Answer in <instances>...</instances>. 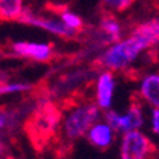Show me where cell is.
<instances>
[{
  "mask_svg": "<svg viewBox=\"0 0 159 159\" xmlns=\"http://www.w3.org/2000/svg\"><path fill=\"white\" fill-rule=\"evenodd\" d=\"M62 120V112L52 102H42L26 122V132L36 148L48 143Z\"/></svg>",
  "mask_w": 159,
  "mask_h": 159,
  "instance_id": "1",
  "label": "cell"
},
{
  "mask_svg": "<svg viewBox=\"0 0 159 159\" xmlns=\"http://www.w3.org/2000/svg\"><path fill=\"white\" fill-rule=\"evenodd\" d=\"M142 52L143 48L141 43L135 37L129 36L112 43L111 48H107L103 55L100 56L99 63L100 66L109 70H123L129 67Z\"/></svg>",
  "mask_w": 159,
  "mask_h": 159,
  "instance_id": "2",
  "label": "cell"
},
{
  "mask_svg": "<svg viewBox=\"0 0 159 159\" xmlns=\"http://www.w3.org/2000/svg\"><path fill=\"white\" fill-rule=\"evenodd\" d=\"M96 103H82L75 106L63 120V135L67 141H78L85 136L90 126L99 119Z\"/></svg>",
  "mask_w": 159,
  "mask_h": 159,
  "instance_id": "3",
  "label": "cell"
},
{
  "mask_svg": "<svg viewBox=\"0 0 159 159\" xmlns=\"http://www.w3.org/2000/svg\"><path fill=\"white\" fill-rule=\"evenodd\" d=\"M155 152V145L148 135L139 129L123 133L120 142V159H149Z\"/></svg>",
  "mask_w": 159,
  "mask_h": 159,
  "instance_id": "4",
  "label": "cell"
},
{
  "mask_svg": "<svg viewBox=\"0 0 159 159\" xmlns=\"http://www.w3.org/2000/svg\"><path fill=\"white\" fill-rule=\"evenodd\" d=\"M17 22L25 23V25H30V26L40 27V29L46 30V32H50L52 34L63 37V39H75V37L79 34L78 32L69 29L59 17L36 16L33 11H30L29 9H23L22 15H20Z\"/></svg>",
  "mask_w": 159,
  "mask_h": 159,
  "instance_id": "5",
  "label": "cell"
},
{
  "mask_svg": "<svg viewBox=\"0 0 159 159\" xmlns=\"http://www.w3.org/2000/svg\"><path fill=\"white\" fill-rule=\"evenodd\" d=\"M106 123L115 132H129L142 128L143 125V111L139 103H132L130 107L123 113L119 115L113 111L106 113Z\"/></svg>",
  "mask_w": 159,
  "mask_h": 159,
  "instance_id": "6",
  "label": "cell"
},
{
  "mask_svg": "<svg viewBox=\"0 0 159 159\" xmlns=\"http://www.w3.org/2000/svg\"><path fill=\"white\" fill-rule=\"evenodd\" d=\"M11 52L19 57H25L34 62H49L55 55L50 43L37 42H15L11 44Z\"/></svg>",
  "mask_w": 159,
  "mask_h": 159,
  "instance_id": "7",
  "label": "cell"
},
{
  "mask_svg": "<svg viewBox=\"0 0 159 159\" xmlns=\"http://www.w3.org/2000/svg\"><path fill=\"white\" fill-rule=\"evenodd\" d=\"M115 92V78L111 70L102 72L96 80V105L99 109H111Z\"/></svg>",
  "mask_w": 159,
  "mask_h": 159,
  "instance_id": "8",
  "label": "cell"
},
{
  "mask_svg": "<svg viewBox=\"0 0 159 159\" xmlns=\"http://www.w3.org/2000/svg\"><path fill=\"white\" fill-rule=\"evenodd\" d=\"M130 36L135 37V39L141 43L143 50L155 48L159 40L158 20L153 19V20H148V22H143V23H141V25H138V26L132 30Z\"/></svg>",
  "mask_w": 159,
  "mask_h": 159,
  "instance_id": "9",
  "label": "cell"
},
{
  "mask_svg": "<svg viewBox=\"0 0 159 159\" xmlns=\"http://www.w3.org/2000/svg\"><path fill=\"white\" fill-rule=\"evenodd\" d=\"M88 141L98 149H107L115 141V130L106 122H95L86 133Z\"/></svg>",
  "mask_w": 159,
  "mask_h": 159,
  "instance_id": "10",
  "label": "cell"
},
{
  "mask_svg": "<svg viewBox=\"0 0 159 159\" xmlns=\"http://www.w3.org/2000/svg\"><path fill=\"white\" fill-rule=\"evenodd\" d=\"M141 96L143 100H146L151 106H159V75L149 73L146 75L141 82Z\"/></svg>",
  "mask_w": 159,
  "mask_h": 159,
  "instance_id": "11",
  "label": "cell"
},
{
  "mask_svg": "<svg viewBox=\"0 0 159 159\" xmlns=\"http://www.w3.org/2000/svg\"><path fill=\"white\" fill-rule=\"evenodd\" d=\"M99 27L102 34H105V40L107 43H115V42L120 40L122 36V27L119 20L111 13H106L103 17L100 19Z\"/></svg>",
  "mask_w": 159,
  "mask_h": 159,
  "instance_id": "12",
  "label": "cell"
},
{
  "mask_svg": "<svg viewBox=\"0 0 159 159\" xmlns=\"http://www.w3.org/2000/svg\"><path fill=\"white\" fill-rule=\"evenodd\" d=\"M25 9V0H0V20L15 22L19 20Z\"/></svg>",
  "mask_w": 159,
  "mask_h": 159,
  "instance_id": "13",
  "label": "cell"
},
{
  "mask_svg": "<svg viewBox=\"0 0 159 159\" xmlns=\"http://www.w3.org/2000/svg\"><path fill=\"white\" fill-rule=\"evenodd\" d=\"M59 19L69 29L75 30V32H78V33L83 29V20H82L76 13H73V11H70V10H62Z\"/></svg>",
  "mask_w": 159,
  "mask_h": 159,
  "instance_id": "14",
  "label": "cell"
},
{
  "mask_svg": "<svg viewBox=\"0 0 159 159\" xmlns=\"http://www.w3.org/2000/svg\"><path fill=\"white\" fill-rule=\"evenodd\" d=\"M32 86L22 82H0V96L2 95H13V93H23L30 90Z\"/></svg>",
  "mask_w": 159,
  "mask_h": 159,
  "instance_id": "15",
  "label": "cell"
},
{
  "mask_svg": "<svg viewBox=\"0 0 159 159\" xmlns=\"http://www.w3.org/2000/svg\"><path fill=\"white\" fill-rule=\"evenodd\" d=\"M133 2L135 0H102V4L109 13H122L132 6Z\"/></svg>",
  "mask_w": 159,
  "mask_h": 159,
  "instance_id": "16",
  "label": "cell"
},
{
  "mask_svg": "<svg viewBox=\"0 0 159 159\" xmlns=\"http://www.w3.org/2000/svg\"><path fill=\"white\" fill-rule=\"evenodd\" d=\"M151 128L153 130L155 135H158L159 132V111L158 107H153L151 112Z\"/></svg>",
  "mask_w": 159,
  "mask_h": 159,
  "instance_id": "17",
  "label": "cell"
},
{
  "mask_svg": "<svg viewBox=\"0 0 159 159\" xmlns=\"http://www.w3.org/2000/svg\"><path fill=\"white\" fill-rule=\"evenodd\" d=\"M6 123H7V116L4 115V113H2V115H0V130L6 126Z\"/></svg>",
  "mask_w": 159,
  "mask_h": 159,
  "instance_id": "18",
  "label": "cell"
},
{
  "mask_svg": "<svg viewBox=\"0 0 159 159\" xmlns=\"http://www.w3.org/2000/svg\"><path fill=\"white\" fill-rule=\"evenodd\" d=\"M3 153H4V145L0 141V159H3Z\"/></svg>",
  "mask_w": 159,
  "mask_h": 159,
  "instance_id": "19",
  "label": "cell"
}]
</instances>
